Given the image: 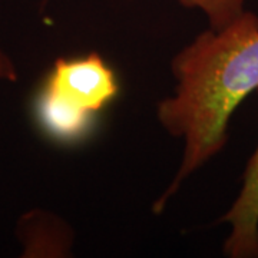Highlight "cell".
Segmentation results:
<instances>
[{
	"label": "cell",
	"instance_id": "cell-2",
	"mask_svg": "<svg viewBox=\"0 0 258 258\" xmlns=\"http://www.w3.org/2000/svg\"><path fill=\"white\" fill-rule=\"evenodd\" d=\"M118 92L115 72L101 55L59 57L32 99V119L49 141L76 144Z\"/></svg>",
	"mask_w": 258,
	"mask_h": 258
},
{
	"label": "cell",
	"instance_id": "cell-1",
	"mask_svg": "<svg viewBox=\"0 0 258 258\" xmlns=\"http://www.w3.org/2000/svg\"><path fill=\"white\" fill-rule=\"evenodd\" d=\"M174 95L158 103L157 118L184 152L175 178L154 204L162 212L188 176L221 152L228 142L234 111L258 88V16L244 13L221 30L207 29L171 62Z\"/></svg>",
	"mask_w": 258,
	"mask_h": 258
},
{
	"label": "cell",
	"instance_id": "cell-3",
	"mask_svg": "<svg viewBox=\"0 0 258 258\" xmlns=\"http://www.w3.org/2000/svg\"><path fill=\"white\" fill-rule=\"evenodd\" d=\"M255 92L258 95V88ZM241 182L237 198L218 221L230 225L224 254L230 258H258V145Z\"/></svg>",
	"mask_w": 258,
	"mask_h": 258
},
{
	"label": "cell",
	"instance_id": "cell-4",
	"mask_svg": "<svg viewBox=\"0 0 258 258\" xmlns=\"http://www.w3.org/2000/svg\"><path fill=\"white\" fill-rule=\"evenodd\" d=\"M23 257H68L74 245V231L55 214L33 210L18 224Z\"/></svg>",
	"mask_w": 258,
	"mask_h": 258
},
{
	"label": "cell",
	"instance_id": "cell-5",
	"mask_svg": "<svg viewBox=\"0 0 258 258\" xmlns=\"http://www.w3.org/2000/svg\"><path fill=\"white\" fill-rule=\"evenodd\" d=\"M186 9H198L208 20L210 29L221 30L241 16L247 0H178Z\"/></svg>",
	"mask_w": 258,
	"mask_h": 258
},
{
	"label": "cell",
	"instance_id": "cell-6",
	"mask_svg": "<svg viewBox=\"0 0 258 258\" xmlns=\"http://www.w3.org/2000/svg\"><path fill=\"white\" fill-rule=\"evenodd\" d=\"M19 71L12 56L0 45V82H18Z\"/></svg>",
	"mask_w": 258,
	"mask_h": 258
}]
</instances>
